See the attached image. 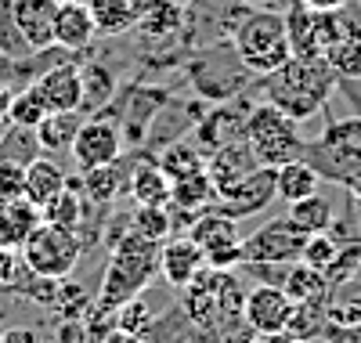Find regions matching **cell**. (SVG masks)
<instances>
[{"label": "cell", "mask_w": 361, "mask_h": 343, "mask_svg": "<svg viewBox=\"0 0 361 343\" xmlns=\"http://www.w3.org/2000/svg\"><path fill=\"white\" fill-rule=\"evenodd\" d=\"M15 293L25 296V300H33V303H40V307H51V303H54V293H58V278H44V275L29 271V278H25Z\"/></svg>", "instance_id": "44"}, {"label": "cell", "mask_w": 361, "mask_h": 343, "mask_svg": "<svg viewBox=\"0 0 361 343\" xmlns=\"http://www.w3.org/2000/svg\"><path fill=\"white\" fill-rule=\"evenodd\" d=\"M98 37L94 18L87 11V0H62L54 11V44L66 51H83Z\"/></svg>", "instance_id": "16"}, {"label": "cell", "mask_w": 361, "mask_h": 343, "mask_svg": "<svg viewBox=\"0 0 361 343\" xmlns=\"http://www.w3.org/2000/svg\"><path fill=\"white\" fill-rule=\"evenodd\" d=\"M44 116H47V105L40 102V95L33 90V83H29L25 90H15V95H11V105H8V123H11L15 131H33Z\"/></svg>", "instance_id": "36"}, {"label": "cell", "mask_w": 361, "mask_h": 343, "mask_svg": "<svg viewBox=\"0 0 361 343\" xmlns=\"http://www.w3.org/2000/svg\"><path fill=\"white\" fill-rule=\"evenodd\" d=\"M322 58L336 80H361V33H340Z\"/></svg>", "instance_id": "32"}, {"label": "cell", "mask_w": 361, "mask_h": 343, "mask_svg": "<svg viewBox=\"0 0 361 343\" xmlns=\"http://www.w3.org/2000/svg\"><path fill=\"white\" fill-rule=\"evenodd\" d=\"M80 80H83V109H87V105L94 109V105L109 102V98H112V90H116L112 73L102 69V66H87V69H80Z\"/></svg>", "instance_id": "40"}, {"label": "cell", "mask_w": 361, "mask_h": 343, "mask_svg": "<svg viewBox=\"0 0 361 343\" xmlns=\"http://www.w3.org/2000/svg\"><path fill=\"white\" fill-rule=\"evenodd\" d=\"M221 343H267V336H260V332H253V329H246V325H238V329L224 332Z\"/></svg>", "instance_id": "47"}, {"label": "cell", "mask_w": 361, "mask_h": 343, "mask_svg": "<svg viewBox=\"0 0 361 343\" xmlns=\"http://www.w3.org/2000/svg\"><path fill=\"white\" fill-rule=\"evenodd\" d=\"M246 116H250V105L246 102H231V105H217L209 109L199 127H195V141H199V152H214L228 141H238L246 134Z\"/></svg>", "instance_id": "14"}, {"label": "cell", "mask_w": 361, "mask_h": 343, "mask_svg": "<svg viewBox=\"0 0 361 343\" xmlns=\"http://www.w3.org/2000/svg\"><path fill=\"white\" fill-rule=\"evenodd\" d=\"M152 322H156V311L148 307V300H141V293L116 307V329H123V332L145 336L148 329H152Z\"/></svg>", "instance_id": "39"}, {"label": "cell", "mask_w": 361, "mask_h": 343, "mask_svg": "<svg viewBox=\"0 0 361 343\" xmlns=\"http://www.w3.org/2000/svg\"><path fill=\"white\" fill-rule=\"evenodd\" d=\"M152 275H159V242L145 239L130 228L119 231L112 242V257H109V267L102 278L98 303L116 311L119 303H127L130 296H137L152 282Z\"/></svg>", "instance_id": "2"}, {"label": "cell", "mask_w": 361, "mask_h": 343, "mask_svg": "<svg viewBox=\"0 0 361 343\" xmlns=\"http://www.w3.org/2000/svg\"><path fill=\"white\" fill-rule=\"evenodd\" d=\"M130 231L145 235V239H152V242H163L173 235V221H170V210L166 206H137L130 213V221H127Z\"/></svg>", "instance_id": "37"}, {"label": "cell", "mask_w": 361, "mask_h": 343, "mask_svg": "<svg viewBox=\"0 0 361 343\" xmlns=\"http://www.w3.org/2000/svg\"><path fill=\"white\" fill-rule=\"evenodd\" d=\"M0 343H40V332L29 325H15V329H0Z\"/></svg>", "instance_id": "46"}, {"label": "cell", "mask_w": 361, "mask_h": 343, "mask_svg": "<svg viewBox=\"0 0 361 343\" xmlns=\"http://www.w3.org/2000/svg\"><path fill=\"white\" fill-rule=\"evenodd\" d=\"M80 123H83L80 112H47L37 127H33V141H37L44 152H69Z\"/></svg>", "instance_id": "30"}, {"label": "cell", "mask_w": 361, "mask_h": 343, "mask_svg": "<svg viewBox=\"0 0 361 343\" xmlns=\"http://www.w3.org/2000/svg\"><path fill=\"white\" fill-rule=\"evenodd\" d=\"M180 22H185V8L180 0H137V29L152 40L173 37Z\"/></svg>", "instance_id": "20"}, {"label": "cell", "mask_w": 361, "mask_h": 343, "mask_svg": "<svg viewBox=\"0 0 361 343\" xmlns=\"http://www.w3.org/2000/svg\"><path fill=\"white\" fill-rule=\"evenodd\" d=\"M253 167H257V160H253L246 138L228 141V145H221L214 152H206V174H209V181H214L217 192L228 188V184H235L238 177H246Z\"/></svg>", "instance_id": "17"}, {"label": "cell", "mask_w": 361, "mask_h": 343, "mask_svg": "<svg viewBox=\"0 0 361 343\" xmlns=\"http://www.w3.org/2000/svg\"><path fill=\"white\" fill-rule=\"evenodd\" d=\"M90 307H94V300H90V293L80 282L58 278V293H54V303H51V311H58V318L62 322H83Z\"/></svg>", "instance_id": "33"}, {"label": "cell", "mask_w": 361, "mask_h": 343, "mask_svg": "<svg viewBox=\"0 0 361 343\" xmlns=\"http://www.w3.org/2000/svg\"><path fill=\"white\" fill-rule=\"evenodd\" d=\"M243 300L246 289L238 282L235 271H217V267H202L192 282L180 289V311L192 325H199L202 332L217 329V325H231L243 315Z\"/></svg>", "instance_id": "3"}, {"label": "cell", "mask_w": 361, "mask_h": 343, "mask_svg": "<svg viewBox=\"0 0 361 343\" xmlns=\"http://www.w3.org/2000/svg\"><path fill=\"white\" fill-rule=\"evenodd\" d=\"M304 231H296L286 217L271 221L260 231L243 239V264H293L300 260V246H304Z\"/></svg>", "instance_id": "11"}, {"label": "cell", "mask_w": 361, "mask_h": 343, "mask_svg": "<svg viewBox=\"0 0 361 343\" xmlns=\"http://www.w3.org/2000/svg\"><path fill=\"white\" fill-rule=\"evenodd\" d=\"M127 192L134 195L137 206H166L170 203V177L163 174V167L156 160L141 163L127 181Z\"/></svg>", "instance_id": "29"}, {"label": "cell", "mask_w": 361, "mask_h": 343, "mask_svg": "<svg viewBox=\"0 0 361 343\" xmlns=\"http://www.w3.org/2000/svg\"><path fill=\"white\" fill-rule=\"evenodd\" d=\"M11 95H15V90H11L4 80H0V127L8 123V105H11ZM0 134H4V131H0Z\"/></svg>", "instance_id": "49"}, {"label": "cell", "mask_w": 361, "mask_h": 343, "mask_svg": "<svg viewBox=\"0 0 361 343\" xmlns=\"http://www.w3.org/2000/svg\"><path fill=\"white\" fill-rule=\"evenodd\" d=\"M279 286L286 289V296H289L293 303H311V300H325V296H329V278H325V271H318V267H311V264H304V260L286 264Z\"/></svg>", "instance_id": "22"}, {"label": "cell", "mask_w": 361, "mask_h": 343, "mask_svg": "<svg viewBox=\"0 0 361 343\" xmlns=\"http://www.w3.org/2000/svg\"><path fill=\"white\" fill-rule=\"evenodd\" d=\"M325 318L329 325H361V282H340V286H329L325 296Z\"/></svg>", "instance_id": "31"}, {"label": "cell", "mask_w": 361, "mask_h": 343, "mask_svg": "<svg viewBox=\"0 0 361 343\" xmlns=\"http://www.w3.org/2000/svg\"><path fill=\"white\" fill-rule=\"evenodd\" d=\"M156 163L163 167V174H166L170 181H177V177H188V174L202 170V167H206V155L199 152V145H188V141H177V145L163 148V155H159Z\"/></svg>", "instance_id": "35"}, {"label": "cell", "mask_w": 361, "mask_h": 343, "mask_svg": "<svg viewBox=\"0 0 361 343\" xmlns=\"http://www.w3.org/2000/svg\"><path fill=\"white\" fill-rule=\"evenodd\" d=\"M127 188V174L119 170V160L116 163H105V167H90L83 170V181H80V192L87 203L94 206H109L119 199V192Z\"/></svg>", "instance_id": "27"}, {"label": "cell", "mask_w": 361, "mask_h": 343, "mask_svg": "<svg viewBox=\"0 0 361 343\" xmlns=\"http://www.w3.org/2000/svg\"><path fill=\"white\" fill-rule=\"evenodd\" d=\"M66 184H69V174L54 160H47V155H33V160L25 163V188H22V195L37 210H44L58 192L66 188Z\"/></svg>", "instance_id": "19"}, {"label": "cell", "mask_w": 361, "mask_h": 343, "mask_svg": "<svg viewBox=\"0 0 361 343\" xmlns=\"http://www.w3.org/2000/svg\"><path fill=\"white\" fill-rule=\"evenodd\" d=\"M340 246H343V242H340L333 231H314V235L304 239V246H300V260L311 264V267H318V271H325L329 264L336 260Z\"/></svg>", "instance_id": "38"}, {"label": "cell", "mask_w": 361, "mask_h": 343, "mask_svg": "<svg viewBox=\"0 0 361 343\" xmlns=\"http://www.w3.org/2000/svg\"><path fill=\"white\" fill-rule=\"evenodd\" d=\"M336 83L340 80L325 66V58H289L282 69L264 76L267 102L275 109H282L296 123H304L314 112H322V105L336 90Z\"/></svg>", "instance_id": "1"}, {"label": "cell", "mask_w": 361, "mask_h": 343, "mask_svg": "<svg viewBox=\"0 0 361 343\" xmlns=\"http://www.w3.org/2000/svg\"><path fill=\"white\" fill-rule=\"evenodd\" d=\"M214 199H217V188H214V181H209L206 167L188 174V177L170 181V206H177V210L202 213V210L214 206Z\"/></svg>", "instance_id": "25"}, {"label": "cell", "mask_w": 361, "mask_h": 343, "mask_svg": "<svg viewBox=\"0 0 361 343\" xmlns=\"http://www.w3.org/2000/svg\"><path fill=\"white\" fill-rule=\"evenodd\" d=\"M25 188V163L0 155V199H18Z\"/></svg>", "instance_id": "43"}, {"label": "cell", "mask_w": 361, "mask_h": 343, "mask_svg": "<svg viewBox=\"0 0 361 343\" xmlns=\"http://www.w3.org/2000/svg\"><path fill=\"white\" fill-rule=\"evenodd\" d=\"M300 4L311 8V11H343L347 0H300Z\"/></svg>", "instance_id": "48"}, {"label": "cell", "mask_w": 361, "mask_h": 343, "mask_svg": "<svg viewBox=\"0 0 361 343\" xmlns=\"http://www.w3.org/2000/svg\"><path fill=\"white\" fill-rule=\"evenodd\" d=\"M33 90L47 112H83V80L76 66H51L33 80Z\"/></svg>", "instance_id": "13"}, {"label": "cell", "mask_w": 361, "mask_h": 343, "mask_svg": "<svg viewBox=\"0 0 361 343\" xmlns=\"http://www.w3.org/2000/svg\"><path fill=\"white\" fill-rule=\"evenodd\" d=\"M44 221L40 210L25 195L0 199V249H22V242L33 235V228Z\"/></svg>", "instance_id": "18"}, {"label": "cell", "mask_w": 361, "mask_h": 343, "mask_svg": "<svg viewBox=\"0 0 361 343\" xmlns=\"http://www.w3.org/2000/svg\"><path fill=\"white\" fill-rule=\"evenodd\" d=\"M98 37H119L137 25V0H87Z\"/></svg>", "instance_id": "26"}, {"label": "cell", "mask_w": 361, "mask_h": 343, "mask_svg": "<svg viewBox=\"0 0 361 343\" xmlns=\"http://www.w3.org/2000/svg\"><path fill=\"white\" fill-rule=\"evenodd\" d=\"M267 343H296V339L286 336V332H279V336H267Z\"/></svg>", "instance_id": "51"}, {"label": "cell", "mask_w": 361, "mask_h": 343, "mask_svg": "<svg viewBox=\"0 0 361 343\" xmlns=\"http://www.w3.org/2000/svg\"><path fill=\"white\" fill-rule=\"evenodd\" d=\"M40 217H44L47 224H54V228H66V231H76L80 235V228L87 221V203H83V192H80V181L69 177L66 188L40 210Z\"/></svg>", "instance_id": "24"}, {"label": "cell", "mask_w": 361, "mask_h": 343, "mask_svg": "<svg viewBox=\"0 0 361 343\" xmlns=\"http://www.w3.org/2000/svg\"><path fill=\"white\" fill-rule=\"evenodd\" d=\"M286 221H289L296 231H304V235L333 231V224H336V217H333V199H325V195H318V192L307 195V199H296V203H289Z\"/></svg>", "instance_id": "28"}, {"label": "cell", "mask_w": 361, "mask_h": 343, "mask_svg": "<svg viewBox=\"0 0 361 343\" xmlns=\"http://www.w3.org/2000/svg\"><path fill=\"white\" fill-rule=\"evenodd\" d=\"M275 199H279L275 195V167H253L246 177H238L235 184L221 188L209 210L231 217V221H246V217L264 213Z\"/></svg>", "instance_id": "8"}, {"label": "cell", "mask_w": 361, "mask_h": 343, "mask_svg": "<svg viewBox=\"0 0 361 343\" xmlns=\"http://www.w3.org/2000/svg\"><path fill=\"white\" fill-rule=\"evenodd\" d=\"M58 0H11V25L29 51H47L54 44Z\"/></svg>", "instance_id": "12"}, {"label": "cell", "mask_w": 361, "mask_h": 343, "mask_svg": "<svg viewBox=\"0 0 361 343\" xmlns=\"http://www.w3.org/2000/svg\"><path fill=\"white\" fill-rule=\"evenodd\" d=\"M361 264V246H340V253L336 260L325 267V278H329V286H340V282H350L354 271Z\"/></svg>", "instance_id": "42"}, {"label": "cell", "mask_w": 361, "mask_h": 343, "mask_svg": "<svg viewBox=\"0 0 361 343\" xmlns=\"http://www.w3.org/2000/svg\"><path fill=\"white\" fill-rule=\"evenodd\" d=\"M58 4H62V0H58Z\"/></svg>", "instance_id": "52"}, {"label": "cell", "mask_w": 361, "mask_h": 343, "mask_svg": "<svg viewBox=\"0 0 361 343\" xmlns=\"http://www.w3.org/2000/svg\"><path fill=\"white\" fill-rule=\"evenodd\" d=\"M29 278V267L22 260V249H0V289L15 293Z\"/></svg>", "instance_id": "41"}, {"label": "cell", "mask_w": 361, "mask_h": 343, "mask_svg": "<svg viewBox=\"0 0 361 343\" xmlns=\"http://www.w3.org/2000/svg\"><path fill=\"white\" fill-rule=\"evenodd\" d=\"M329 325L325 318V300H311V303H296L293 307V318L286 325V336H293L296 343H307L314 336H322Z\"/></svg>", "instance_id": "34"}, {"label": "cell", "mask_w": 361, "mask_h": 343, "mask_svg": "<svg viewBox=\"0 0 361 343\" xmlns=\"http://www.w3.org/2000/svg\"><path fill=\"white\" fill-rule=\"evenodd\" d=\"M293 307L296 303L286 296V289L279 282H260V286L246 289L238 322L260 336H279V332H286V325L293 318Z\"/></svg>", "instance_id": "9"}, {"label": "cell", "mask_w": 361, "mask_h": 343, "mask_svg": "<svg viewBox=\"0 0 361 343\" xmlns=\"http://www.w3.org/2000/svg\"><path fill=\"white\" fill-rule=\"evenodd\" d=\"M185 235L202 249V257H206V253H214V249H221L228 242H238V221H231V217H224L217 210H202V213H195V221L188 224Z\"/></svg>", "instance_id": "21"}, {"label": "cell", "mask_w": 361, "mask_h": 343, "mask_svg": "<svg viewBox=\"0 0 361 343\" xmlns=\"http://www.w3.org/2000/svg\"><path fill=\"white\" fill-rule=\"evenodd\" d=\"M286 33L293 58H322L325 47L343 33V15L340 11H311L296 0L286 15Z\"/></svg>", "instance_id": "7"}, {"label": "cell", "mask_w": 361, "mask_h": 343, "mask_svg": "<svg viewBox=\"0 0 361 343\" xmlns=\"http://www.w3.org/2000/svg\"><path fill=\"white\" fill-rule=\"evenodd\" d=\"M105 343H141V336H134V332H123V329H109L105 332Z\"/></svg>", "instance_id": "50"}, {"label": "cell", "mask_w": 361, "mask_h": 343, "mask_svg": "<svg viewBox=\"0 0 361 343\" xmlns=\"http://www.w3.org/2000/svg\"><path fill=\"white\" fill-rule=\"evenodd\" d=\"M83 257V239L76 231H66V228H54L47 221H40L22 242V260L33 275H44V278H69L76 271Z\"/></svg>", "instance_id": "6"}, {"label": "cell", "mask_w": 361, "mask_h": 343, "mask_svg": "<svg viewBox=\"0 0 361 343\" xmlns=\"http://www.w3.org/2000/svg\"><path fill=\"white\" fill-rule=\"evenodd\" d=\"M73 152V160L83 170L90 167H105V163H116L119 155H123V131L116 127L112 119H83L80 127H76V138L69 145Z\"/></svg>", "instance_id": "10"}, {"label": "cell", "mask_w": 361, "mask_h": 343, "mask_svg": "<svg viewBox=\"0 0 361 343\" xmlns=\"http://www.w3.org/2000/svg\"><path fill=\"white\" fill-rule=\"evenodd\" d=\"M329 343H361V325H347V329H340V325H325V332H322Z\"/></svg>", "instance_id": "45"}, {"label": "cell", "mask_w": 361, "mask_h": 343, "mask_svg": "<svg viewBox=\"0 0 361 343\" xmlns=\"http://www.w3.org/2000/svg\"><path fill=\"white\" fill-rule=\"evenodd\" d=\"M231 47H235L238 66H243L246 73H253V76H267V73L282 69L293 58L289 33H286V15L267 11V8L250 11L243 22H238L235 37H231Z\"/></svg>", "instance_id": "4"}, {"label": "cell", "mask_w": 361, "mask_h": 343, "mask_svg": "<svg viewBox=\"0 0 361 343\" xmlns=\"http://www.w3.org/2000/svg\"><path fill=\"white\" fill-rule=\"evenodd\" d=\"M318 192V170L314 163L307 160H286L275 167V195L286 199V203H296V199H307Z\"/></svg>", "instance_id": "23"}, {"label": "cell", "mask_w": 361, "mask_h": 343, "mask_svg": "<svg viewBox=\"0 0 361 343\" xmlns=\"http://www.w3.org/2000/svg\"><path fill=\"white\" fill-rule=\"evenodd\" d=\"M202 267H206V257L188 235H170L159 242V275L166 286L185 289Z\"/></svg>", "instance_id": "15"}, {"label": "cell", "mask_w": 361, "mask_h": 343, "mask_svg": "<svg viewBox=\"0 0 361 343\" xmlns=\"http://www.w3.org/2000/svg\"><path fill=\"white\" fill-rule=\"evenodd\" d=\"M246 145L253 152L257 167H279L286 160H296L304 152V138H300V123L289 119L282 109L271 102L253 105L246 116Z\"/></svg>", "instance_id": "5"}]
</instances>
